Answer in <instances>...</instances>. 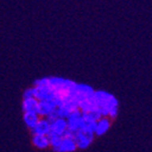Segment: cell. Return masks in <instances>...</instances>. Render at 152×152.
<instances>
[{
  "label": "cell",
  "mask_w": 152,
  "mask_h": 152,
  "mask_svg": "<svg viewBox=\"0 0 152 152\" xmlns=\"http://www.w3.org/2000/svg\"><path fill=\"white\" fill-rule=\"evenodd\" d=\"M96 111L100 113L102 117H108L109 113L115 108H118V100L113 94L106 91H96L93 96Z\"/></svg>",
  "instance_id": "6da1fadb"
},
{
  "label": "cell",
  "mask_w": 152,
  "mask_h": 152,
  "mask_svg": "<svg viewBox=\"0 0 152 152\" xmlns=\"http://www.w3.org/2000/svg\"><path fill=\"white\" fill-rule=\"evenodd\" d=\"M95 134L87 129L81 128L79 131L74 133V142L78 149H87L94 140Z\"/></svg>",
  "instance_id": "7a4b0ae2"
},
{
  "label": "cell",
  "mask_w": 152,
  "mask_h": 152,
  "mask_svg": "<svg viewBox=\"0 0 152 152\" xmlns=\"http://www.w3.org/2000/svg\"><path fill=\"white\" fill-rule=\"evenodd\" d=\"M95 91L93 90L92 87L88 85H77L76 86V90H75V95H74V99H75L77 106L83 104L86 102H89V100L93 99V96H94Z\"/></svg>",
  "instance_id": "3957f363"
},
{
  "label": "cell",
  "mask_w": 152,
  "mask_h": 152,
  "mask_svg": "<svg viewBox=\"0 0 152 152\" xmlns=\"http://www.w3.org/2000/svg\"><path fill=\"white\" fill-rule=\"evenodd\" d=\"M77 147L74 142V133L70 132L69 130L66 131L62 136V140L60 142L59 146L54 149L55 152H74L76 151Z\"/></svg>",
  "instance_id": "277c9868"
},
{
  "label": "cell",
  "mask_w": 152,
  "mask_h": 152,
  "mask_svg": "<svg viewBox=\"0 0 152 152\" xmlns=\"http://www.w3.org/2000/svg\"><path fill=\"white\" fill-rule=\"evenodd\" d=\"M68 124V130L72 133H76L83 127V113L80 111H76L74 113L70 114L66 118Z\"/></svg>",
  "instance_id": "5b68a950"
},
{
  "label": "cell",
  "mask_w": 152,
  "mask_h": 152,
  "mask_svg": "<svg viewBox=\"0 0 152 152\" xmlns=\"http://www.w3.org/2000/svg\"><path fill=\"white\" fill-rule=\"evenodd\" d=\"M68 131V124L66 118H56L50 124V133L56 134L58 136H64Z\"/></svg>",
  "instance_id": "8992f818"
},
{
  "label": "cell",
  "mask_w": 152,
  "mask_h": 152,
  "mask_svg": "<svg viewBox=\"0 0 152 152\" xmlns=\"http://www.w3.org/2000/svg\"><path fill=\"white\" fill-rule=\"evenodd\" d=\"M56 104L51 102H38L37 113L40 117H48L56 110Z\"/></svg>",
  "instance_id": "52a82bcc"
},
{
  "label": "cell",
  "mask_w": 152,
  "mask_h": 152,
  "mask_svg": "<svg viewBox=\"0 0 152 152\" xmlns=\"http://www.w3.org/2000/svg\"><path fill=\"white\" fill-rule=\"evenodd\" d=\"M33 135H49L50 133V123L45 118H40L36 126L31 129Z\"/></svg>",
  "instance_id": "ba28073f"
},
{
  "label": "cell",
  "mask_w": 152,
  "mask_h": 152,
  "mask_svg": "<svg viewBox=\"0 0 152 152\" xmlns=\"http://www.w3.org/2000/svg\"><path fill=\"white\" fill-rule=\"evenodd\" d=\"M110 128H111V119L108 117H102L96 121L94 134L97 136H102L106 134Z\"/></svg>",
  "instance_id": "9c48e42d"
},
{
  "label": "cell",
  "mask_w": 152,
  "mask_h": 152,
  "mask_svg": "<svg viewBox=\"0 0 152 152\" xmlns=\"http://www.w3.org/2000/svg\"><path fill=\"white\" fill-rule=\"evenodd\" d=\"M41 117L38 115L37 112H24L23 113V121L24 124L26 125L30 130L33 129L36 126V124L38 123V121L40 119Z\"/></svg>",
  "instance_id": "30bf717a"
},
{
  "label": "cell",
  "mask_w": 152,
  "mask_h": 152,
  "mask_svg": "<svg viewBox=\"0 0 152 152\" xmlns=\"http://www.w3.org/2000/svg\"><path fill=\"white\" fill-rule=\"evenodd\" d=\"M32 142L38 149H48L50 147V140L48 135H33L32 136Z\"/></svg>",
  "instance_id": "8fae6325"
},
{
  "label": "cell",
  "mask_w": 152,
  "mask_h": 152,
  "mask_svg": "<svg viewBox=\"0 0 152 152\" xmlns=\"http://www.w3.org/2000/svg\"><path fill=\"white\" fill-rule=\"evenodd\" d=\"M22 111L24 112H37L38 108V100L35 97L32 98H24L21 104Z\"/></svg>",
  "instance_id": "7c38bea8"
},
{
  "label": "cell",
  "mask_w": 152,
  "mask_h": 152,
  "mask_svg": "<svg viewBox=\"0 0 152 152\" xmlns=\"http://www.w3.org/2000/svg\"><path fill=\"white\" fill-rule=\"evenodd\" d=\"M32 97H34V87L33 88L26 89L23 93V99L24 98H32Z\"/></svg>",
  "instance_id": "4fadbf2b"
}]
</instances>
